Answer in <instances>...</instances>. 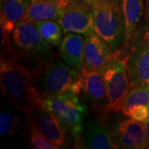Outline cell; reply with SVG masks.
Segmentation results:
<instances>
[{"instance_id": "cell-6", "label": "cell", "mask_w": 149, "mask_h": 149, "mask_svg": "<svg viewBox=\"0 0 149 149\" xmlns=\"http://www.w3.org/2000/svg\"><path fill=\"white\" fill-rule=\"evenodd\" d=\"M127 65L131 86L149 89V21L140 22L133 34Z\"/></svg>"}, {"instance_id": "cell-21", "label": "cell", "mask_w": 149, "mask_h": 149, "mask_svg": "<svg viewBox=\"0 0 149 149\" xmlns=\"http://www.w3.org/2000/svg\"><path fill=\"white\" fill-rule=\"evenodd\" d=\"M28 122L29 126V144L30 147L35 149H60L57 144L47 138L39 129L30 121Z\"/></svg>"}, {"instance_id": "cell-8", "label": "cell", "mask_w": 149, "mask_h": 149, "mask_svg": "<svg viewBox=\"0 0 149 149\" xmlns=\"http://www.w3.org/2000/svg\"><path fill=\"white\" fill-rule=\"evenodd\" d=\"M58 22L65 34L74 32L85 36L95 32L92 5L85 0H71Z\"/></svg>"}, {"instance_id": "cell-15", "label": "cell", "mask_w": 149, "mask_h": 149, "mask_svg": "<svg viewBox=\"0 0 149 149\" xmlns=\"http://www.w3.org/2000/svg\"><path fill=\"white\" fill-rule=\"evenodd\" d=\"M85 41L84 35L68 32L64 36L59 47L60 56L62 61L80 73L85 68Z\"/></svg>"}, {"instance_id": "cell-25", "label": "cell", "mask_w": 149, "mask_h": 149, "mask_svg": "<svg viewBox=\"0 0 149 149\" xmlns=\"http://www.w3.org/2000/svg\"><path fill=\"white\" fill-rule=\"evenodd\" d=\"M85 1H86L87 3H89L91 5H93V4H95V3H97V2L100 1V0H85Z\"/></svg>"}, {"instance_id": "cell-20", "label": "cell", "mask_w": 149, "mask_h": 149, "mask_svg": "<svg viewBox=\"0 0 149 149\" xmlns=\"http://www.w3.org/2000/svg\"><path fill=\"white\" fill-rule=\"evenodd\" d=\"M145 105L149 107V89L143 86H133L131 88L123 103L122 111L132 107Z\"/></svg>"}, {"instance_id": "cell-23", "label": "cell", "mask_w": 149, "mask_h": 149, "mask_svg": "<svg viewBox=\"0 0 149 149\" xmlns=\"http://www.w3.org/2000/svg\"><path fill=\"white\" fill-rule=\"evenodd\" d=\"M145 133H146V140H147V146L149 148V119L147 123H145Z\"/></svg>"}, {"instance_id": "cell-2", "label": "cell", "mask_w": 149, "mask_h": 149, "mask_svg": "<svg viewBox=\"0 0 149 149\" xmlns=\"http://www.w3.org/2000/svg\"><path fill=\"white\" fill-rule=\"evenodd\" d=\"M35 87L42 97L83 91L82 73L65 62L53 60L32 70Z\"/></svg>"}, {"instance_id": "cell-7", "label": "cell", "mask_w": 149, "mask_h": 149, "mask_svg": "<svg viewBox=\"0 0 149 149\" xmlns=\"http://www.w3.org/2000/svg\"><path fill=\"white\" fill-rule=\"evenodd\" d=\"M127 57H120L114 52L104 70L109 112L122 111L123 103L132 86L128 74Z\"/></svg>"}, {"instance_id": "cell-11", "label": "cell", "mask_w": 149, "mask_h": 149, "mask_svg": "<svg viewBox=\"0 0 149 149\" xmlns=\"http://www.w3.org/2000/svg\"><path fill=\"white\" fill-rule=\"evenodd\" d=\"M31 0H1V46L7 50L11 35L18 22L23 20Z\"/></svg>"}, {"instance_id": "cell-4", "label": "cell", "mask_w": 149, "mask_h": 149, "mask_svg": "<svg viewBox=\"0 0 149 149\" xmlns=\"http://www.w3.org/2000/svg\"><path fill=\"white\" fill-rule=\"evenodd\" d=\"M95 32L106 41L113 52L125 42V28L119 2L100 0L92 5Z\"/></svg>"}, {"instance_id": "cell-12", "label": "cell", "mask_w": 149, "mask_h": 149, "mask_svg": "<svg viewBox=\"0 0 149 149\" xmlns=\"http://www.w3.org/2000/svg\"><path fill=\"white\" fill-rule=\"evenodd\" d=\"M80 145L84 148L90 149L118 148L114 142L112 128L99 118H89L85 121Z\"/></svg>"}, {"instance_id": "cell-14", "label": "cell", "mask_w": 149, "mask_h": 149, "mask_svg": "<svg viewBox=\"0 0 149 149\" xmlns=\"http://www.w3.org/2000/svg\"><path fill=\"white\" fill-rule=\"evenodd\" d=\"M82 77L83 92L87 101L95 109L107 110L108 97L103 72L85 68L82 72Z\"/></svg>"}, {"instance_id": "cell-26", "label": "cell", "mask_w": 149, "mask_h": 149, "mask_svg": "<svg viewBox=\"0 0 149 149\" xmlns=\"http://www.w3.org/2000/svg\"><path fill=\"white\" fill-rule=\"evenodd\" d=\"M111 1H114V2H119V0H111Z\"/></svg>"}, {"instance_id": "cell-10", "label": "cell", "mask_w": 149, "mask_h": 149, "mask_svg": "<svg viewBox=\"0 0 149 149\" xmlns=\"http://www.w3.org/2000/svg\"><path fill=\"white\" fill-rule=\"evenodd\" d=\"M113 136L118 148L144 149L148 148L145 123L132 118L118 120L112 128Z\"/></svg>"}, {"instance_id": "cell-13", "label": "cell", "mask_w": 149, "mask_h": 149, "mask_svg": "<svg viewBox=\"0 0 149 149\" xmlns=\"http://www.w3.org/2000/svg\"><path fill=\"white\" fill-rule=\"evenodd\" d=\"M85 69L104 72V70L115 52L95 32L85 35Z\"/></svg>"}, {"instance_id": "cell-19", "label": "cell", "mask_w": 149, "mask_h": 149, "mask_svg": "<svg viewBox=\"0 0 149 149\" xmlns=\"http://www.w3.org/2000/svg\"><path fill=\"white\" fill-rule=\"evenodd\" d=\"M22 127L21 115L14 110H3L0 113V135L3 138L12 137L18 133Z\"/></svg>"}, {"instance_id": "cell-24", "label": "cell", "mask_w": 149, "mask_h": 149, "mask_svg": "<svg viewBox=\"0 0 149 149\" xmlns=\"http://www.w3.org/2000/svg\"><path fill=\"white\" fill-rule=\"evenodd\" d=\"M146 12L149 18V0H146Z\"/></svg>"}, {"instance_id": "cell-1", "label": "cell", "mask_w": 149, "mask_h": 149, "mask_svg": "<svg viewBox=\"0 0 149 149\" xmlns=\"http://www.w3.org/2000/svg\"><path fill=\"white\" fill-rule=\"evenodd\" d=\"M0 85L3 96L16 109L27 113L42 105L32 70L16 59L1 56Z\"/></svg>"}, {"instance_id": "cell-17", "label": "cell", "mask_w": 149, "mask_h": 149, "mask_svg": "<svg viewBox=\"0 0 149 149\" xmlns=\"http://www.w3.org/2000/svg\"><path fill=\"white\" fill-rule=\"evenodd\" d=\"M125 28V45L128 47L143 15V0H119Z\"/></svg>"}, {"instance_id": "cell-18", "label": "cell", "mask_w": 149, "mask_h": 149, "mask_svg": "<svg viewBox=\"0 0 149 149\" xmlns=\"http://www.w3.org/2000/svg\"><path fill=\"white\" fill-rule=\"evenodd\" d=\"M40 35L52 47H59L62 42L63 30L61 24L56 20H39L32 22Z\"/></svg>"}, {"instance_id": "cell-16", "label": "cell", "mask_w": 149, "mask_h": 149, "mask_svg": "<svg viewBox=\"0 0 149 149\" xmlns=\"http://www.w3.org/2000/svg\"><path fill=\"white\" fill-rule=\"evenodd\" d=\"M71 0H31L23 20H56L58 22L64 14Z\"/></svg>"}, {"instance_id": "cell-9", "label": "cell", "mask_w": 149, "mask_h": 149, "mask_svg": "<svg viewBox=\"0 0 149 149\" xmlns=\"http://www.w3.org/2000/svg\"><path fill=\"white\" fill-rule=\"evenodd\" d=\"M25 114L27 121L32 122L47 138L61 148L66 147L69 128L55 113L40 107Z\"/></svg>"}, {"instance_id": "cell-22", "label": "cell", "mask_w": 149, "mask_h": 149, "mask_svg": "<svg viewBox=\"0 0 149 149\" xmlns=\"http://www.w3.org/2000/svg\"><path fill=\"white\" fill-rule=\"evenodd\" d=\"M123 113L127 117L141 123H147L149 119V107L145 105L134 106L123 110Z\"/></svg>"}, {"instance_id": "cell-3", "label": "cell", "mask_w": 149, "mask_h": 149, "mask_svg": "<svg viewBox=\"0 0 149 149\" xmlns=\"http://www.w3.org/2000/svg\"><path fill=\"white\" fill-rule=\"evenodd\" d=\"M7 52L8 57L36 64L35 68L54 60L52 46L43 39L33 22L26 20H22L14 28Z\"/></svg>"}, {"instance_id": "cell-5", "label": "cell", "mask_w": 149, "mask_h": 149, "mask_svg": "<svg viewBox=\"0 0 149 149\" xmlns=\"http://www.w3.org/2000/svg\"><path fill=\"white\" fill-rule=\"evenodd\" d=\"M41 107L55 113L69 128L76 143L80 145L87 106L78 95L69 93L46 96L42 98Z\"/></svg>"}]
</instances>
